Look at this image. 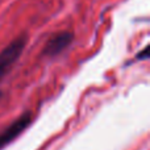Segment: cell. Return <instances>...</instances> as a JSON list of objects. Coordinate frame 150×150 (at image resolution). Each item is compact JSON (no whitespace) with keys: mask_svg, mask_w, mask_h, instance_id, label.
I'll return each mask as SVG.
<instances>
[{"mask_svg":"<svg viewBox=\"0 0 150 150\" xmlns=\"http://www.w3.org/2000/svg\"><path fill=\"white\" fill-rule=\"evenodd\" d=\"M1 98H3V92L0 91V100H1Z\"/></svg>","mask_w":150,"mask_h":150,"instance_id":"5","label":"cell"},{"mask_svg":"<svg viewBox=\"0 0 150 150\" xmlns=\"http://www.w3.org/2000/svg\"><path fill=\"white\" fill-rule=\"evenodd\" d=\"M134 58H136V59H138V61H146V59H148V58H149V46L144 47L142 52L137 53Z\"/></svg>","mask_w":150,"mask_h":150,"instance_id":"4","label":"cell"},{"mask_svg":"<svg viewBox=\"0 0 150 150\" xmlns=\"http://www.w3.org/2000/svg\"><path fill=\"white\" fill-rule=\"evenodd\" d=\"M74 33L70 30H59L57 33L52 34L46 44L44 45V49L41 52V55L45 58H55L61 55L66 49L70 47V45L74 42Z\"/></svg>","mask_w":150,"mask_h":150,"instance_id":"3","label":"cell"},{"mask_svg":"<svg viewBox=\"0 0 150 150\" xmlns=\"http://www.w3.org/2000/svg\"><path fill=\"white\" fill-rule=\"evenodd\" d=\"M26 44H28V36L20 34L5 47H3V50L0 52V80L12 70L13 65L17 62L25 50Z\"/></svg>","mask_w":150,"mask_h":150,"instance_id":"1","label":"cell"},{"mask_svg":"<svg viewBox=\"0 0 150 150\" xmlns=\"http://www.w3.org/2000/svg\"><path fill=\"white\" fill-rule=\"evenodd\" d=\"M33 121V113L30 111H25L12 120L11 124H8L3 130H0V150L7 148L9 144H12L17 137H20Z\"/></svg>","mask_w":150,"mask_h":150,"instance_id":"2","label":"cell"}]
</instances>
